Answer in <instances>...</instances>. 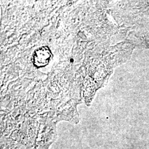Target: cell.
Listing matches in <instances>:
<instances>
[{
	"label": "cell",
	"mask_w": 149,
	"mask_h": 149,
	"mask_svg": "<svg viewBox=\"0 0 149 149\" xmlns=\"http://www.w3.org/2000/svg\"><path fill=\"white\" fill-rule=\"evenodd\" d=\"M51 53L47 48H42L37 50L34 55V63L37 66H42L48 64Z\"/></svg>",
	"instance_id": "cell-1"
}]
</instances>
